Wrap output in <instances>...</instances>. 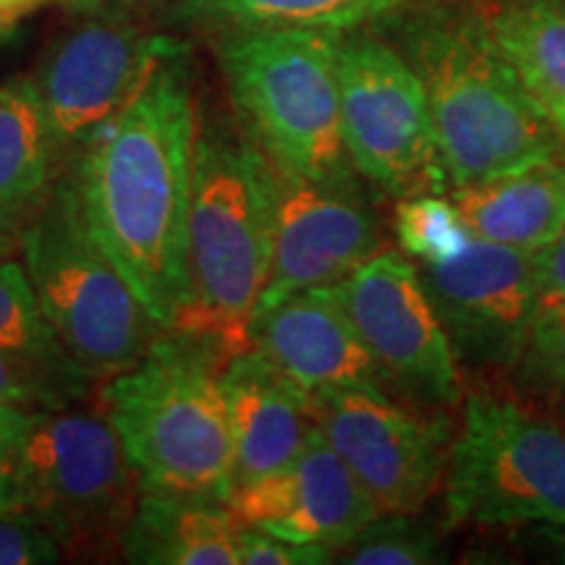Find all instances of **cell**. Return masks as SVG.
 <instances>
[{"mask_svg": "<svg viewBox=\"0 0 565 565\" xmlns=\"http://www.w3.org/2000/svg\"><path fill=\"white\" fill-rule=\"evenodd\" d=\"M200 134L194 68L179 42L137 97L71 162L87 223L162 330L186 299V231Z\"/></svg>", "mask_w": 565, "mask_h": 565, "instance_id": "6da1fadb", "label": "cell"}, {"mask_svg": "<svg viewBox=\"0 0 565 565\" xmlns=\"http://www.w3.org/2000/svg\"><path fill=\"white\" fill-rule=\"evenodd\" d=\"M401 51L427 92L450 186L565 158L561 134L521 87L479 11L461 6L414 9Z\"/></svg>", "mask_w": 565, "mask_h": 565, "instance_id": "7a4b0ae2", "label": "cell"}, {"mask_svg": "<svg viewBox=\"0 0 565 565\" xmlns=\"http://www.w3.org/2000/svg\"><path fill=\"white\" fill-rule=\"evenodd\" d=\"M278 171L257 141L200 124L186 231V299L173 328L236 356L273 259Z\"/></svg>", "mask_w": 565, "mask_h": 565, "instance_id": "3957f363", "label": "cell"}, {"mask_svg": "<svg viewBox=\"0 0 565 565\" xmlns=\"http://www.w3.org/2000/svg\"><path fill=\"white\" fill-rule=\"evenodd\" d=\"M204 338L162 330L150 351L103 387V414L121 437L139 490L228 503L233 437L221 370Z\"/></svg>", "mask_w": 565, "mask_h": 565, "instance_id": "277c9868", "label": "cell"}, {"mask_svg": "<svg viewBox=\"0 0 565 565\" xmlns=\"http://www.w3.org/2000/svg\"><path fill=\"white\" fill-rule=\"evenodd\" d=\"M343 32L263 26L228 30L217 63L246 134L291 179H353L341 129Z\"/></svg>", "mask_w": 565, "mask_h": 565, "instance_id": "5b68a950", "label": "cell"}, {"mask_svg": "<svg viewBox=\"0 0 565 565\" xmlns=\"http://www.w3.org/2000/svg\"><path fill=\"white\" fill-rule=\"evenodd\" d=\"M19 252L42 315L95 383L137 364L162 333L92 233L71 168L24 223Z\"/></svg>", "mask_w": 565, "mask_h": 565, "instance_id": "8992f818", "label": "cell"}, {"mask_svg": "<svg viewBox=\"0 0 565 565\" xmlns=\"http://www.w3.org/2000/svg\"><path fill=\"white\" fill-rule=\"evenodd\" d=\"M19 511L71 553L121 547L139 475L108 416L82 404L34 408L19 461Z\"/></svg>", "mask_w": 565, "mask_h": 565, "instance_id": "52a82bcc", "label": "cell"}, {"mask_svg": "<svg viewBox=\"0 0 565 565\" xmlns=\"http://www.w3.org/2000/svg\"><path fill=\"white\" fill-rule=\"evenodd\" d=\"M448 524H565V429L511 401L471 395L450 445Z\"/></svg>", "mask_w": 565, "mask_h": 565, "instance_id": "ba28073f", "label": "cell"}, {"mask_svg": "<svg viewBox=\"0 0 565 565\" xmlns=\"http://www.w3.org/2000/svg\"><path fill=\"white\" fill-rule=\"evenodd\" d=\"M341 129L353 171L393 196L440 194L448 186L424 84L404 51L343 34Z\"/></svg>", "mask_w": 565, "mask_h": 565, "instance_id": "9c48e42d", "label": "cell"}, {"mask_svg": "<svg viewBox=\"0 0 565 565\" xmlns=\"http://www.w3.org/2000/svg\"><path fill=\"white\" fill-rule=\"evenodd\" d=\"M179 40L147 32L131 13L84 17L58 34L32 76L58 171L129 105Z\"/></svg>", "mask_w": 565, "mask_h": 565, "instance_id": "30bf717a", "label": "cell"}, {"mask_svg": "<svg viewBox=\"0 0 565 565\" xmlns=\"http://www.w3.org/2000/svg\"><path fill=\"white\" fill-rule=\"evenodd\" d=\"M315 419L330 448L364 487L377 513L414 515L448 471L454 429L445 416L398 406L372 387L312 393Z\"/></svg>", "mask_w": 565, "mask_h": 565, "instance_id": "8fae6325", "label": "cell"}, {"mask_svg": "<svg viewBox=\"0 0 565 565\" xmlns=\"http://www.w3.org/2000/svg\"><path fill=\"white\" fill-rule=\"evenodd\" d=\"M333 288L387 385L433 406L461 398L458 356L412 259L380 249Z\"/></svg>", "mask_w": 565, "mask_h": 565, "instance_id": "7c38bea8", "label": "cell"}, {"mask_svg": "<svg viewBox=\"0 0 565 565\" xmlns=\"http://www.w3.org/2000/svg\"><path fill=\"white\" fill-rule=\"evenodd\" d=\"M419 273L458 359L519 364L542 309L536 254L475 236L458 257Z\"/></svg>", "mask_w": 565, "mask_h": 565, "instance_id": "4fadbf2b", "label": "cell"}, {"mask_svg": "<svg viewBox=\"0 0 565 565\" xmlns=\"http://www.w3.org/2000/svg\"><path fill=\"white\" fill-rule=\"evenodd\" d=\"M383 236L356 181H309L278 173L273 259L254 315L303 288L335 286L380 252Z\"/></svg>", "mask_w": 565, "mask_h": 565, "instance_id": "5bb4252c", "label": "cell"}, {"mask_svg": "<svg viewBox=\"0 0 565 565\" xmlns=\"http://www.w3.org/2000/svg\"><path fill=\"white\" fill-rule=\"evenodd\" d=\"M233 519L282 540L341 550L377 515V508L320 427L301 454L275 475L231 492Z\"/></svg>", "mask_w": 565, "mask_h": 565, "instance_id": "9a60e30c", "label": "cell"}, {"mask_svg": "<svg viewBox=\"0 0 565 565\" xmlns=\"http://www.w3.org/2000/svg\"><path fill=\"white\" fill-rule=\"evenodd\" d=\"M249 343L309 393L330 387L391 393L333 286L303 288L252 317Z\"/></svg>", "mask_w": 565, "mask_h": 565, "instance_id": "2e32d148", "label": "cell"}, {"mask_svg": "<svg viewBox=\"0 0 565 565\" xmlns=\"http://www.w3.org/2000/svg\"><path fill=\"white\" fill-rule=\"evenodd\" d=\"M233 437V490L275 475L317 429L312 393L263 351L246 349L221 370Z\"/></svg>", "mask_w": 565, "mask_h": 565, "instance_id": "e0dca14e", "label": "cell"}, {"mask_svg": "<svg viewBox=\"0 0 565 565\" xmlns=\"http://www.w3.org/2000/svg\"><path fill=\"white\" fill-rule=\"evenodd\" d=\"M450 200L471 236L536 254L565 228V158L454 186Z\"/></svg>", "mask_w": 565, "mask_h": 565, "instance_id": "ac0fdd59", "label": "cell"}, {"mask_svg": "<svg viewBox=\"0 0 565 565\" xmlns=\"http://www.w3.org/2000/svg\"><path fill=\"white\" fill-rule=\"evenodd\" d=\"M121 553L139 565H238V521L225 503L139 490Z\"/></svg>", "mask_w": 565, "mask_h": 565, "instance_id": "d6986e66", "label": "cell"}, {"mask_svg": "<svg viewBox=\"0 0 565 565\" xmlns=\"http://www.w3.org/2000/svg\"><path fill=\"white\" fill-rule=\"evenodd\" d=\"M479 17L521 87L565 141V0H492Z\"/></svg>", "mask_w": 565, "mask_h": 565, "instance_id": "ffe728a7", "label": "cell"}, {"mask_svg": "<svg viewBox=\"0 0 565 565\" xmlns=\"http://www.w3.org/2000/svg\"><path fill=\"white\" fill-rule=\"evenodd\" d=\"M58 175L32 76L0 84V223L21 233Z\"/></svg>", "mask_w": 565, "mask_h": 565, "instance_id": "44dd1931", "label": "cell"}, {"mask_svg": "<svg viewBox=\"0 0 565 565\" xmlns=\"http://www.w3.org/2000/svg\"><path fill=\"white\" fill-rule=\"evenodd\" d=\"M424 0H179L175 19L207 30L296 26L349 34L414 11Z\"/></svg>", "mask_w": 565, "mask_h": 565, "instance_id": "7402d4cb", "label": "cell"}, {"mask_svg": "<svg viewBox=\"0 0 565 565\" xmlns=\"http://www.w3.org/2000/svg\"><path fill=\"white\" fill-rule=\"evenodd\" d=\"M0 351L42 359V362L76 364L42 315L24 265L13 259L0 263Z\"/></svg>", "mask_w": 565, "mask_h": 565, "instance_id": "603a6c76", "label": "cell"}, {"mask_svg": "<svg viewBox=\"0 0 565 565\" xmlns=\"http://www.w3.org/2000/svg\"><path fill=\"white\" fill-rule=\"evenodd\" d=\"M395 236L401 249L422 267L448 263L475 238L454 200L440 194L404 196L395 207Z\"/></svg>", "mask_w": 565, "mask_h": 565, "instance_id": "cb8c5ba5", "label": "cell"}, {"mask_svg": "<svg viewBox=\"0 0 565 565\" xmlns=\"http://www.w3.org/2000/svg\"><path fill=\"white\" fill-rule=\"evenodd\" d=\"M335 555L349 565H435L443 561V547L408 513H377Z\"/></svg>", "mask_w": 565, "mask_h": 565, "instance_id": "d4e9b609", "label": "cell"}, {"mask_svg": "<svg viewBox=\"0 0 565 565\" xmlns=\"http://www.w3.org/2000/svg\"><path fill=\"white\" fill-rule=\"evenodd\" d=\"M95 380L76 364L0 351V404L26 408H61L82 404Z\"/></svg>", "mask_w": 565, "mask_h": 565, "instance_id": "484cf974", "label": "cell"}, {"mask_svg": "<svg viewBox=\"0 0 565 565\" xmlns=\"http://www.w3.org/2000/svg\"><path fill=\"white\" fill-rule=\"evenodd\" d=\"M515 366L536 391L565 395V299L542 303Z\"/></svg>", "mask_w": 565, "mask_h": 565, "instance_id": "4316f807", "label": "cell"}, {"mask_svg": "<svg viewBox=\"0 0 565 565\" xmlns=\"http://www.w3.org/2000/svg\"><path fill=\"white\" fill-rule=\"evenodd\" d=\"M58 540L26 511L0 513V565H47L61 561Z\"/></svg>", "mask_w": 565, "mask_h": 565, "instance_id": "83f0119b", "label": "cell"}, {"mask_svg": "<svg viewBox=\"0 0 565 565\" xmlns=\"http://www.w3.org/2000/svg\"><path fill=\"white\" fill-rule=\"evenodd\" d=\"M333 550L282 540L257 526L238 524V565H324Z\"/></svg>", "mask_w": 565, "mask_h": 565, "instance_id": "f1b7e54d", "label": "cell"}, {"mask_svg": "<svg viewBox=\"0 0 565 565\" xmlns=\"http://www.w3.org/2000/svg\"><path fill=\"white\" fill-rule=\"evenodd\" d=\"M34 408L0 404V513L19 508V461Z\"/></svg>", "mask_w": 565, "mask_h": 565, "instance_id": "f546056e", "label": "cell"}, {"mask_svg": "<svg viewBox=\"0 0 565 565\" xmlns=\"http://www.w3.org/2000/svg\"><path fill=\"white\" fill-rule=\"evenodd\" d=\"M542 303L565 299V228L547 249L536 252Z\"/></svg>", "mask_w": 565, "mask_h": 565, "instance_id": "4dcf8cb0", "label": "cell"}, {"mask_svg": "<svg viewBox=\"0 0 565 565\" xmlns=\"http://www.w3.org/2000/svg\"><path fill=\"white\" fill-rule=\"evenodd\" d=\"M63 3L79 17H103V13H131V17H137L139 11L166 6L171 0H63Z\"/></svg>", "mask_w": 565, "mask_h": 565, "instance_id": "1f68e13d", "label": "cell"}, {"mask_svg": "<svg viewBox=\"0 0 565 565\" xmlns=\"http://www.w3.org/2000/svg\"><path fill=\"white\" fill-rule=\"evenodd\" d=\"M40 3L42 0H0V26L13 24L19 17H24L26 11H32Z\"/></svg>", "mask_w": 565, "mask_h": 565, "instance_id": "d6a6232c", "label": "cell"}, {"mask_svg": "<svg viewBox=\"0 0 565 565\" xmlns=\"http://www.w3.org/2000/svg\"><path fill=\"white\" fill-rule=\"evenodd\" d=\"M19 238L21 233L0 223V263H3V259H13V254L19 249Z\"/></svg>", "mask_w": 565, "mask_h": 565, "instance_id": "836d02e7", "label": "cell"}, {"mask_svg": "<svg viewBox=\"0 0 565 565\" xmlns=\"http://www.w3.org/2000/svg\"><path fill=\"white\" fill-rule=\"evenodd\" d=\"M545 540L553 547V553L565 563V524H547Z\"/></svg>", "mask_w": 565, "mask_h": 565, "instance_id": "e575fe53", "label": "cell"}]
</instances>
